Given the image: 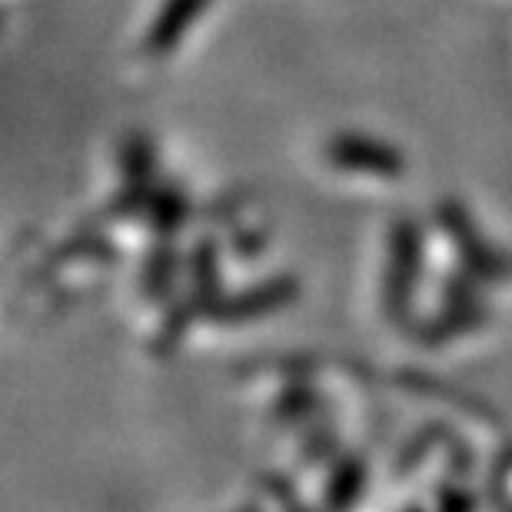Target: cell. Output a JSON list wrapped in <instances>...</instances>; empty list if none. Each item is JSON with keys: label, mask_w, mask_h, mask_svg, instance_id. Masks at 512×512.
Instances as JSON below:
<instances>
[{"label": "cell", "mask_w": 512, "mask_h": 512, "mask_svg": "<svg viewBox=\"0 0 512 512\" xmlns=\"http://www.w3.org/2000/svg\"><path fill=\"white\" fill-rule=\"evenodd\" d=\"M423 270V233L413 220H399L389 230V253L383 273V313L403 326L413 310V293Z\"/></svg>", "instance_id": "1"}, {"label": "cell", "mask_w": 512, "mask_h": 512, "mask_svg": "<svg viewBox=\"0 0 512 512\" xmlns=\"http://www.w3.org/2000/svg\"><path fill=\"white\" fill-rule=\"evenodd\" d=\"M436 217H439V227H443L449 243H453V250L459 256V263H463V270H469L476 280H483V283L509 280L512 260L499 253L493 243L479 233V227L473 223V217H469V210L463 207V203H456V200L439 203Z\"/></svg>", "instance_id": "2"}, {"label": "cell", "mask_w": 512, "mask_h": 512, "mask_svg": "<svg viewBox=\"0 0 512 512\" xmlns=\"http://www.w3.org/2000/svg\"><path fill=\"white\" fill-rule=\"evenodd\" d=\"M326 160L336 170L363 173V177H380V180H396L406 170L403 153L376 137H363V133H336L326 143Z\"/></svg>", "instance_id": "3"}, {"label": "cell", "mask_w": 512, "mask_h": 512, "mask_svg": "<svg viewBox=\"0 0 512 512\" xmlns=\"http://www.w3.org/2000/svg\"><path fill=\"white\" fill-rule=\"evenodd\" d=\"M300 293V283L293 276H273V280H263V283H253L247 286L243 293H233V296H217L203 316L217 323H243V320H260V316H270L283 306H290Z\"/></svg>", "instance_id": "4"}, {"label": "cell", "mask_w": 512, "mask_h": 512, "mask_svg": "<svg viewBox=\"0 0 512 512\" xmlns=\"http://www.w3.org/2000/svg\"><path fill=\"white\" fill-rule=\"evenodd\" d=\"M120 167H124V187L114 200L110 213L130 217V213H147L157 180H153V143L143 133H130L124 150H120Z\"/></svg>", "instance_id": "5"}, {"label": "cell", "mask_w": 512, "mask_h": 512, "mask_svg": "<svg viewBox=\"0 0 512 512\" xmlns=\"http://www.w3.org/2000/svg\"><path fill=\"white\" fill-rule=\"evenodd\" d=\"M207 4L210 0H163L160 14L153 17V24L147 30V44L143 47H147L150 54H170L183 40V34L200 20Z\"/></svg>", "instance_id": "6"}, {"label": "cell", "mask_w": 512, "mask_h": 512, "mask_svg": "<svg viewBox=\"0 0 512 512\" xmlns=\"http://www.w3.org/2000/svg\"><path fill=\"white\" fill-rule=\"evenodd\" d=\"M489 320L486 306L479 300H466V303H443V310H439L433 320H429L423 330H419V340L429 343V346H443L449 340H456V336L463 333H473L479 330Z\"/></svg>", "instance_id": "7"}, {"label": "cell", "mask_w": 512, "mask_h": 512, "mask_svg": "<svg viewBox=\"0 0 512 512\" xmlns=\"http://www.w3.org/2000/svg\"><path fill=\"white\" fill-rule=\"evenodd\" d=\"M177 280V250H173V237H153V247L147 263H143V293L150 300H167Z\"/></svg>", "instance_id": "8"}, {"label": "cell", "mask_w": 512, "mask_h": 512, "mask_svg": "<svg viewBox=\"0 0 512 512\" xmlns=\"http://www.w3.org/2000/svg\"><path fill=\"white\" fill-rule=\"evenodd\" d=\"M190 286L200 313L220 296V250L213 240H200L190 253Z\"/></svg>", "instance_id": "9"}, {"label": "cell", "mask_w": 512, "mask_h": 512, "mask_svg": "<svg viewBox=\"0 0 512 512\" xmlns=\"http://www.w3.org/2000/svg\"><path fill=\"white\" fill-rule=\"evenodd\" d=\"M363 486H366V463L360 456H343L330 473V486H326L323 503L333 506V509L353 506L356 499H360Z\"/></svg>", "instance_id": "10"}, {"label": "cell", "mask_w": 512, "mask_h": 512, "mask_svg": "<svg viewBox=\"0 0 512 512\" xmlns=\"http://www.w3.org/2000/svg\"><path fill=\"white\" fill-rule=\"evenodd\" d=\"M153 237H173L180 230V223L187 220V197L173 187H157L150 207H147Z\"/></svg>", "instance_id": "11"}, {"label": "cell", "mask_w": 512, "mask_h": 512, "mask_svg": "<svg viewBox=\"0 0 512 512\" xmlns=\"http://www.w3.org/2000/svg\"><path fill=\"white\" fill-rule=\"evenodd\" d=\"M316 393L313 389H306V386H293V389H286V393L280 396V403H276V416H283V419H303V416H310L316 413Z\"/></svg>", "instance_id": "12"}, {"label": "cell", "mask_w": 512, "mask_h": 512, "mask_svg": "<svg viewBox=\"0 0 512 512\" xmlns=\"http://www.w3.org/2000/svg\"><path fill=\"white\" fill-rule=\"evenodd\" d=\"M439 506H446V509H466V506H473V496H459L456 489H443V493H439Z\"/></svg>", "instance_id": "13"}]
</instances>
